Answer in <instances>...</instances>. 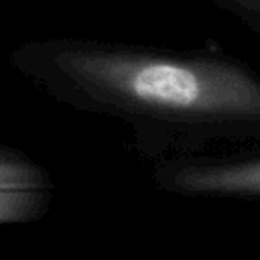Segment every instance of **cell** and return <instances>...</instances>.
Masks as SVG:
<instances>
[{"instance_id":"6da1fadb","label":"cell","mask_w":260,"mask_h":260,"mask_svg":"<svg viewBox=\"0 0 260 260\" xmlns=\"http://www.w3.org/2000/svg\"><path fill=\"white\" fill-rule=\"evenodd\" d=\"M8 63L51 100L126 122L152 165L213 144L260 146V73L232 55L49 37L18 45Z\"/></svg>"},{"instance_id":"7a4b0ae2","label":"cell","mask_w":260,"mask_h":260,"mask_svg":"<svg viewBox=\"0 0 260 260\" xmlns=\"http://www.w3.org/2000/svg\"><path fill=\"white\" fill-rule=\"evenodd\" d=\"M152 183L177 197L260 201V146L158 160L152 165Z\"/></svg>"},{"instance_id":"3957f363","label":"cell","mask_w":260,"mask_h":260,"mask_svg":"<svg viewBox=\"0 0 260 260\" xmlns=\"http://www.w3.org/2000/svg\"><path fill=\"white\" fill-rule=\"evenodd\" d=\"M55 197L49 171L26 152L0 144V225H24L47 215Z\"/></svg>"},{"instance_id":"277c9868","label":"cell","mask_w":260,"mask_h":260,"mask_svg":"<svg viewBox=\"0 0 260 260\" xmlns=\"http://www.w3.org/2000/svg\"><path fill=\"white\" fill-rule=\"evenodd\" d=\"M207 2L232 14L256 39H260V0H207Z\"/></svg>"}]
</instances>
